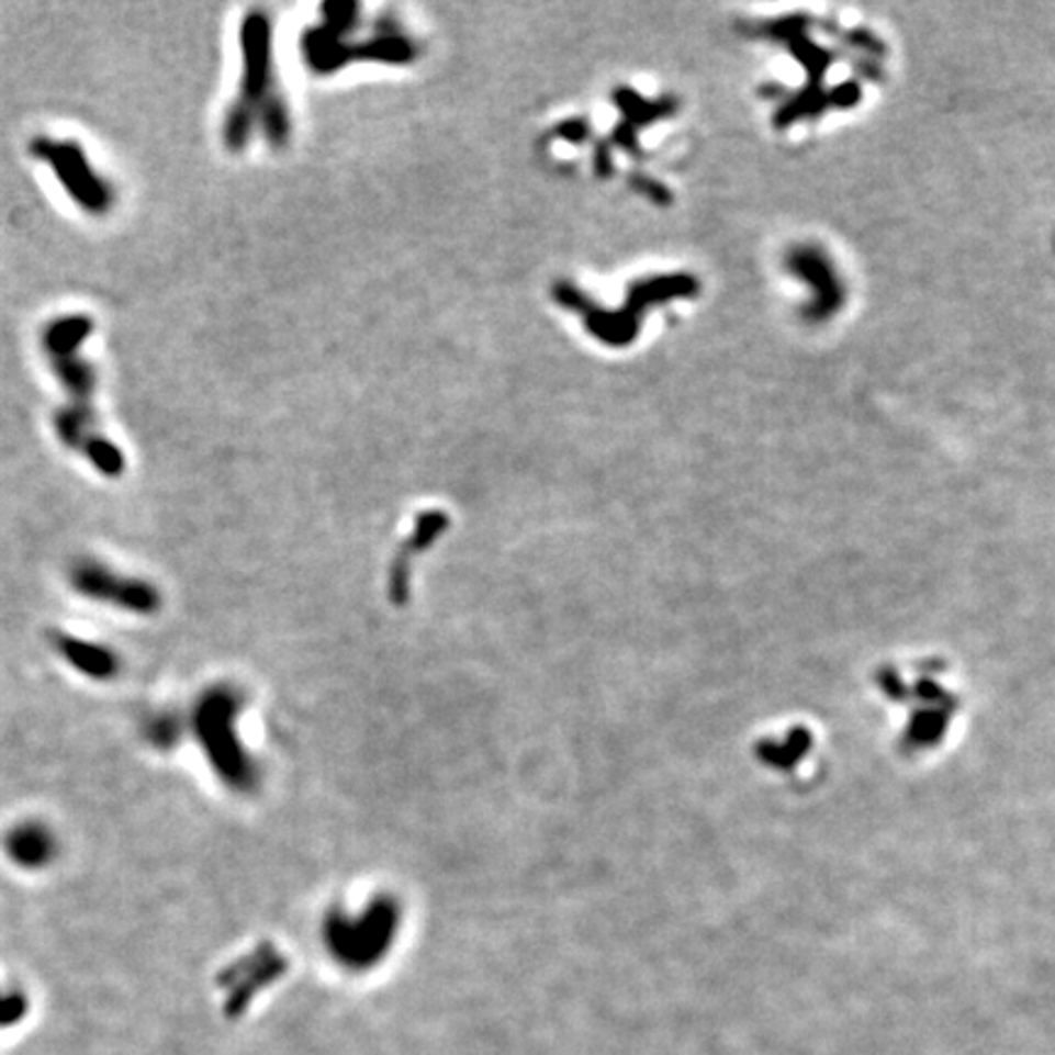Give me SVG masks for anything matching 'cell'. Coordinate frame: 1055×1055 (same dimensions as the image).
<instances>
[{
  "mask_svg": "<svg viewBox=\"0 0 1055 1055\" xmlns=\"http://www.w3.org/2000/svg\"><path fill=\"white\" fill-rule=\"evenodd\" d=\"M91 321L86 315H69L54 321L45 333V350L54 367V374L69 389V406L57 416V435L74 448L89 457L103 474L123 472V454L111 440L96 430V416L91 401L96 394V372L83 360L81 347L91 335Z\"/></svg>",
  "mask_w": 1055,
  "mask_h": 1055,
  "instance_id": "cell-1",
  "label": "cell"
},
{
  "mask_svg": "<svg viewBox=\"0 0 1055 1055\" xmlns=\"http://www.w3.org/2000/svg\"><path fill=\"white\" fill-rule=\"evenodd\" d=\"M32 155L47 161L64 189L71 199L89 213H105L113 205V193L103 179L96 177L83 149L74 143H54L47 137H37L32 143Z\"/></svg>",
  "mask_w": 1055,
  "mask_h": 1055,
  "instance_id": "cell-2",
  "label": "cell"
},
{
  "mask_svg": "<svg viewBox=\"0 0 1055 1055\" xmlns=\"http://www.w3.org/2000/svg\"><path fill=\"white\" fill-rule=\"evenodd\" d=\"M76 594L96 604H111L113 608L133 614H151L159 608V594L149 584L108 570V564L96 560L76 562L69 574Z\"/></svg>",
  "mask_w": 1055,
  "mask_h": 1055,
  "instance_id": "cell-3",
  "label": "cell"
},
{
  "mask_svg": "<svg viewBox=\"0 0 1055 1055\" xmlns=\"http://www.w3.org/2000/svg\"><path fill=\"white\" fill-rule=\"evenodd\" d=\"M3 848L10 863L18 865L20 869H30V873L49 867L59 855L57 835L42 821L15 823L13 829L5 833Z\"/></svg>",
  "mask_w": 1055,
  "mask_h": 1055,
  "instance_id": "cell-4",
  "label": "cell"
},
{
  "mask_svg": "<svg viewBox=\"0 0 1055 1055\" xmlns=\"http://www.w3.org/2000/svg\"><path fill=\"white\" fill-rule=\"evenodd\" d=\"M52 643L76 672L89 680H111L121 670V658L101 643H91V640L67 633L52 636Z\"/></svg>",
  "mask_w": 1055,
  "mask_h": 1055,
  "instance_id": "cell-5",
  "label": "cell"
}]
</instances>
